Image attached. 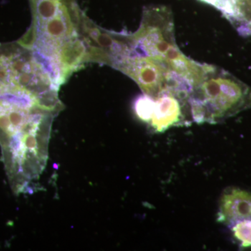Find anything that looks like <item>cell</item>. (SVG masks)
<instances>
[{
  "label": "cell",
  "instance_id": "obj_2",
  "mask_svg": "<svg viewBox=\"0 0 251 251\" xmlns=\"http://www.w3.org/2000/svg\"><path fill=\"white\" fill-rule=\"evenodd\" d=\"M193 122L216 125L251 108L249 86L229 73L209 65L189 95Z\"/></svg>",
  "mask_w": 251,
  "mask_h": 251
},
{
  "label": "cell",
  "instance_id": "obj_9",
  "mask_svg": "<svg viewBox=\"0 0 251 251\" xmlns=\"http://www.w3.org/2000/svg\"><path fill=\"white\" fill-rule=\"evenodd\" d=\"M153 99L146 94L138 97L134 103V112L139 120L148 124L152 111Z\"/></svg>",
  "mask_w": 251,
  "mask_h": 251
},
{
  "label": "cell",
  "instance_id": "obj_8",
  "mask_svg": "<svg viewBox=\"0 0 251 251\" xmlns=\"http://www.w3.org/2000/svg\"><path fill=\"white\" fill-rule=\"evenodd\" d=\"M234 237L243 248L251 247V219L237 221L230 226Z\"/></svg>",
  "mask_w": 251,
  "mask_h": 251
},
{
  "label": "cell",
  "instance_id": "obj_6",
  "mask_svg": "<svg viewBox=\"0 0 251 251\" xmlns=\"http://www.w3.org/2000/svg\"><path fill=\"white\" fill-rule=\"evenodd\" d=\"M244 219H251V193L238 187H228L220 197L218 223L231 226Z\"/></svg>",
  "mask_w": 251,
  "mask_h": 251
},
{
  "label": "cell",
  "instance_id": "obj_3",
  "mask_svg": "<svg viewBox=\"0 0 251 251\" xmlns=\"http://www.w3.org/2000/svg\"><path fill=\"white\" fill-rule=\"evenodd\" d=\"M128 54L149 56L166 61L175 73L187 75L194 60L176 45L173 13L165 6L145 8L138 30L129 34Z\"/></svg>",
  "mask_w": 251,
  "mask_h": 251
},
{
  "label": "cell",
  "instance_id": "obj_5",
  "mask_svg": "<svg viewBox=\"0 0 251 251\" xmlns=\"http://www.w3.org/2000/svg\"><path fill=\"white\" fill-rule=\"evenodd\" d=\"M183 90H169L153 99L152 111L148 125L155 133H163L172 127L189 125L193 122L189 95Z\"/></svg>",
  "mask_w": 251,
  "mask_h": 251
},
{
  "label": "cell",
  "instance_id": "obj_4",
  "mask_svg": "<svg viewBox=\"0 0 251 251\" xmlns=\"http://www.w3.org/2000/svg\"><path fill=\"white\" fill-rule=\"evenodd\" d=\"M115 69L136 82L144 94L154 99L169 90L191 91V85L178 75L163 59L128 54Z\"/></svg>",
  "mask_w": 251,
  "mask_h": 251
},
{
  "label": "cell",
  "instance_id": "obj_10",
  "mask_svg": "<svg viewBox=\"0 0 251 251\" xmlns=\"http://www.w3.org/2000/svg\"><path fill=\"white\" fill-rule=\"evenodd\" d=\"M221 11L226 17L229 14V0H201Z\"/></svg>",
  "mask_w": 251,
  "mask_h": 251
},
{
  "label": "cell",
  "instance_id": "obj_7",
  "mask_svg": "<svg viewBox=\"0 0 251 251\" xmlns=\"http://www.w3.org/2000/svg\"><path fill=\"white\" fill-rule=\"evenodd\" d=\"M239 29L251 32V0H229L227 17Z\"/></svg>",
  "mask_w": 251,
  "mask_h": 251
},
{
  "label": "cell",
  "instance_id": "obj_1",
  "mask_svg": "<svg viewBox=\"0 0 251 251\" xmlns=\"http://www.w3.org/2000/svg\"><path fill=\"white\" fill-rule=\"evenodd\" d=\"M32 24L21 44L31 50L59 87L91 62L87 16L77 0H29Z\"/></svg>",
  "mask_w": 251,
  "mask_h": 251
}]
</instances>
